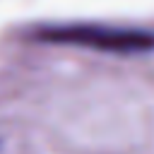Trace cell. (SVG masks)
Listing matches in <instances>:
<instances>
[{
    "mask_svg": "<svg viewBox=\"0 0 154 154\" xmlns=\"http://www.w3.org/2000/svg\"><path fill=\"white\" fill-rule=\"evenodd\" d=\"M38 41L84 46L106 53H144L154 48V34L142 29H123L106 24H60L41 26L36 31Z\"/></svg>",
    "mask_w": 154,
    "mask_h": 154,
    "instance_id": "obj_1",
    "label": "cell"
}]
</instances>
